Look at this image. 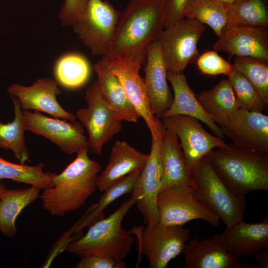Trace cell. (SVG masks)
Here are the masks:
<instances>
[{"instance_id": "5", "label": "cell", "mask_w": 268, "mask_h": 268, "mask_svg": "<svg viewBox=\"0 0 268 268\" xmlns=\"http://www.w3.org/2000/svg\"><path fill=\"white\" fill-rule=\"evenodd\" d=\"M189 176L195 198L215 213L226 227L243 219L246 197L236 195L223 183L205 156L191 171Z\"/></svg>"}, {"instance_id": "24", "label": "cell", "mask_w": 268, "mask_h": 268, "mask_svg": "<svg viewBox=\"0 0 268 268\" xmlns=\"http://www.w3.org/2000/svg\"><path fill=\"white\" fill-rule=\"evenodd\" d=\"M93 68L100 90L111 109L123 121L136 122L140 116L117 77L101 60L94 64Z\"/></svg>"}, {"instance_id": "25", "label": "cell", "mask_w": 268, "mask_h": 268, "mask_svg": "<svg viewBox=\"0 0 268 268\" xmlns=\"http://www.w3.org/2000/svg\"><path fill=\"white\" fill-rule=\"evenodd\" d=\"M196 96L204 112L220 128L226 126L239 109L232 85L228 78Z\"/></svg>"}, {"instance_id": "37", "label": "cell", "mask_w": 268, "mask_h": 268, "mask_svg": "<svg viewBox=\"0 0 268 268\" xmlns=\"http://www.w3.org/2000/svg\"><path fill=\"white\" fill-rule=\"evenodd\" d=\"M89 0H65L59 18L64 26H72L85 11Z\"/></svg>"}, {"instance_id": "22", "label": "cell", "mask_w": 268, "mask_h": 268, "mask_svg": "<svg viewBox=\"0 0 268 268\" xmlns=\"http://www.w3.org/2000/svg\"><path fill=\"white\" fill-rule=\"evenodd\" d=\"M167 78L173 88L174 98L171 106L162 118L177 115L192 117L206 125L215 136L223 139L225 136L221 128L204 112L183 73H173L167 71Z\"/></svg>"}, {"instance_id": "35", "label": "cell", "mask_w": 268, "mask_h": 268, "mask_svg": "<svg viewBox=\"0 0 268 268\" xmlns=\"http://www.w3.org/2000/svg\"><path fill=\"white\" fill-rule=\"evenodd\" d=\"M215 51H208L199 56L196 61L199 70L203 74L228 76L233 70L232 64L225 60Z\"/></svg>"}, {"instance_id": "20", "label": "cell", "mask_w": 268, "mask_h": 268, "mask_svg": "<svg viewBox=\"0 0 268 268\" xmlns=\"http://www.w3.org/2000/svg\"><path fill=\"white\" fill-rule=\"evenodd\" d=\"M183 253L185 268H242L239 258L230 254L221 244L219 234L188 241Z\"/></svg>"}, {"instance_id": "13", "label": "cell", "mask_w": 268, "mask_h": 268, "mask_svg": "<svg viewBox=\"0 0 268 268\" xmlns=\"http://www.w3.org/2000/svg\"><path fill=\"white\" fill-rule=\"evenodd\" d=\"M23 112L26 131L46 137L68 154L88 150V139L80 122L52 118L38 111Z\"/></svg>"}, {"instance_id": "42", "label": "cell", "mask_w": 268, "mask_h": 268, "mask_svg": "<svg viewBox=\"0 0 268 268\" xmlns=\"http://www.w3.org/2000/svg\"><path fill=\"white\" fill-rule=\"evenodd\" d=\"M256 268V265H254L252 263L244 264L242 265V268Z\"/></svg>"}, {"instance_id": "39", "label": "cell", "mask_w": 268, "mask_h": 268, "mask_svg": "<svg viewBox=\"0 0 268 268\" xmlns=\"http://www.w3.org/2000/svg\"><path fill=\"white\" fill-rule=\"evenodd\" d=\"M254 259L256 262V268H268V250L265 249L256 253Z\"/></svg>"}, {"instance_id": "32", "label": "cell", "mask_w": 268, "mask_h": 268, "mask_svg": "<svg viewBox=\"0 0 268 268\" xmlns=\"http://www.w3.org/2000/svg\"><path fill=\"white\" fill-rule=\"evenodd\" d=\"M185 17L207 24L218 37L227 24L228 8L213 0H191Z\"/></svg>"}, {"instance_id": "18", "label": "cell", "mask_w": 268, "mask_h": 268, "mask_svg": "<svg viewBox=\"0 0 268 268\" xmlns=\"http://www.w3.org/2000/svg\"><path fill=\"white\" fill-rule=\"evenodd\" d=\"M146 57L143 78L146 91L152 114L161 119L171 106L174 97L167 83V69L157 40L147 46Z\"/></svg>"}, {"instance_id": "6", "label": "cell", "mask_w": 268, "mask_h": 268, "mask_svg": "<svg viewBox=\"0 0 268 268\" xmlns=\"http://www.w3.org/2000/svg\"><path fill=\"white\" fill-rule=\"evenodd\" d=\"M85 108L79 109L76 117L88 132V151L100 155L104 145L122 129V121L111 109L102 94L97 80L87 88Z\"/></svg>"}, {"instance_id": "14", "label": "cell", "mask_w": 268, "mask_h": 268, "mask_svg": "<svg viewBox=\"0 0 268 268\" xmlns=\"http://www.w3.org/2000/svg\"><path fill=\"white\" fill-rule=\"evenodd\" d=\"M161 137L152 138L148 160L135 183L132 197L143 217L146 227L152 228L159 223L157 198L159 192L162 168L160 157Z\"/></svg>"}, {"instance_id": "11", "label": "cell", "mask_w": 268, "mask_h": 268, "mask_svg": "<svg viewBox=\"0 0 268 268\" xmlns=\"http://www.w3.org/2000/svg\"><path fill=\"white\" fill-rule=\"evenodd\" d=\"M156 203L159 223L163 225L183 226L195 219L203 220L215 227L219 224V217L196 200L189 184L162 190L158 193Z\"/></svg>"}, {"instance_id": "19", "label": "cell", "mask_w": 268, "mask_h": 268, "mask_svg": "<svg viewBox=\"0 0 268 268\" xmlns=\"http://www.w3.org/2000/svg\"><path fill=\"white\" fill-rule=\"evenodd\" d=\"M219 235L221 245L230 254L238 258H248L268 248V216L256 223L240 220L226 227Z\"/></svg>"}, {"instance_id": "38", "label": "cell", "mask_w": 268, "mask_h": 268, "mask_svg": "<svg viewBox=\"0 0 268 268\" xmlns=\"http://www.w3.org/2000/svg\"><path fill=\"white\" fill-rule=\"evenodd\" d=\"M76 268H124L126 267L122 261L117 262L111 258L102 256L81 257L75 267Z\"/></svg>"}, {"instance_id": "31", "label": "cell", "mask_w": 268, "mask_h": 268, "mask_svg": "<svg viewBox=\"0 0 268 268\" xmlns=\"http://www.w3.org/2000/svg\"><path fill=\"white\" fill-rule=\"evenodd\" d=\"M227 8V25L268 27V0H239Z\"/></svg>"}, {"instance_id": "41", "label": "cell", "mask_w": 268, "mask_h": 268, "mask_svg": "<svg viewBox=\"0 0 268 268\" xmlns=\"http://www.w3.org/2000/svg\"><path fill=\"white\" fill-rule=\"evenodd\" d=\"M10 190L3 183L0 182V199Z\"/></svg>"}, {"instance_id": "2", "label": "cell", "mask_w": 268, "mask_h": 268, "mask_svg": "<svg viewBox=\"0 0 268 268\" xmlns=\"http://www.w3.org/2000/svg\"><path fill=\"white\" fill-rule=\"evenodd\" d=\"M88 150L76 153L75 159L53 177V186L44 190L40 198L43 208L53 215L63 217L83 206L97 189L100 164L90 159Z\"/></svg>"}, {"instance_id": "21", "label": "cell", "mask_w": 268, "mask_h": 268, "mask_svg": "<svg viewBox=\"0 0 268 268\" xmlns=\"http://www.w3.org/2000/svg\"><path fill=\"white\" fill-rule=\"evenodd\" d=\"M149 154L141 152L124 140H117L112 147L109 160L105 168L99 174L97 188L103 192L129 174L141 171Z\"/></svg>"}, {"instance_id": "10", "label": "cell", "mask_w": 268, "mask_h": 268, "mask_svg": "<svg viewBox=\"0 0 268 268\" xmlns=\"http://www.w3.org/2000/svg\"><path fill=\"white\" fill-rule=\"evenodd\" d=\"M144 57L120 58L102 56L100 60L120 80L128 97L145 121L151 137H161L163 125L152 114L143 78L139 74Z\"/></svg>"}, {"instance_id": "40", "label": "cell", "mask_w": 268, "mask_h": 268, "mask_svg": "<svg viewBox=\"0 0 268 268\" xmlns=\"http://www.w3.org/2000/svg\"><path fill=\"white\" fill-rule=\"evenodd\" d=\"M217 2L222 4L225 7L228 8L239 0H213Z\"/></svg>"}, {"instance_id": "36", "label": "cell", "mask_w": 268, "mask_h": 268, "mask_svg": "<svg viewBox=\"0 0 268 268\" xmlns=\"http://www.w3.org/2000/svg\"><path fill=\"white\" fill-rule=\"evenodd\" d=\"M191 0H162L164 28H167L185 18L187 8Z\"/></svg>"}, {"instance_id": "3", "label": "cell", "mask_w": 268, "mask_h": 268, "mask_svg": "<svg viewBox=\"0 0 268 268\" xmlns=\"http://www.w3.org/2000/svg\"><path fill=\"white\" fill-rule=\"evenodd\" d=\"M205 156L223 183L236 195L268 191V154L228 144Z\"/></svg>"}, {"instance_id": "26", "label": "cell", "mask_w": 268, "mask_h": 268, "mask_svg": "<svg viewBox=\"0 0 268 268\" xmlns=\"http://www.w3.org/2000/svg\"><path fill=\"white\" fill-rule=\"evenodd\" d=\"M41 189L34 186L10 190L0 199V231L13 238L17 234L15 221L22 210L40 197Z\"/></svg>"}, {"instance_id": "17", "label": "cell", "mask_w": 268, "mask_h": 268, "mask_svg": "<svg viewBox=\"0 0 268 268\" xmlns=\"http://www.w3.org/2000/svg\"><path fill=\"white\" fill-rule=\"evenodd\" d=\"M221 129L233 145L268 154V116L262 112L238 109Z\"/></svg>"}, {"instance_id": "15", "label": "cell", "mask_w": 268, "mask_h": 268, "mask_svg": "<svg viewBox=\"0 0 268 268\" xmlns=\"http://www.w3.org/2000/svg\"><path fill=\"white\" fill-rule=\"evenodd\" d=\"M212 47L216 52L226 53L229 58L250 57L268 62V28L226 25Z\"/></svg>"}, {"instance_id": "1", "label": "cell", "mask_w": 268, "mask_h": 268, "mask_svg": "<svg viewBox=\"0 0 268 268\" xmlns=\"http://www.w3.org/2000/svg\"><path fill=\"white\" fill-rule=\"evenodd\" d=\"M162 0H130L117 23L104 57H145L146 48L164 29Z\"/></svg>"}, {"instance_id": "34", "label": "cell", "mask_w": 268, "mask_h": 268, "mask_svg": "<svg viewBox=\"0 0 268 268\" xmlns=\"http://www.w3.org/2000/svg\"><path fill=\"white\" fill-rule=\"evenodd\" d=\"M239 109L262 112L265 104L259 93L248 79L235 69L228 76Z\"/></svg>"}, {"instance_id": "28", "label": "cell", "mask_w": 268, "mask_h": 268, "mask_svg": "<svg viewBox=\"0 0 268 268\" xmlns=\"http://www.w3.org/2000/svg\"><path fill=\"white\" fill-rule=\"evenodd\" d=\"M140 171L132 172L107 187L98 202L90 206L82 218L73 227L78 231L104 218V209L121 196L132 193Z\"/></svg>"}, {"instance_id": "4", "label": "cell", "mask_w": 268, "mask_h": 268, "mask_svg": "<svg viewBox=\"0 0 268 268\" xmlns=\"http://www.w3.org/2000/svg\"><path fill=\"white\" fill-rule=\"evenodd\" d=\"M135 204L131 196L108 217L90 225L84 235L69 242L66 251L80 257L102 256L122 261L130 252L135 238L132 230L125 229L122 222Z\"/></svg>"}, {"instance_id": "8", "label": "cell", "mask_w": 268, "mask_h": 268, "mask_svg": "<svg viewBox=\"0 0 268 268\" xmlns=\"http://www.w3.org/2000/svg\"><path fill=\"white\" fill-rule=\"evenodd\" d=\"M131 230L138 239V254L146 257L150 268H167L183 253L190 237V229L183 226L160 223L152 228L142 226Z\"/></svg>"}, {"instance_id": "9", "label": "cell", "mask_w": 268, "mask_h": 268, "mask_svg": "<svg viewBox=\"0 0 268 268\" xmlns=\"http://www.w3.org/2000/svg\"><path fill=\"white\" fill-rule=\"evenodd\" d=\"M121 12L107 0H89L83 15L72 25L93 55H105L111 44Z\"/></svg>"}, {"instance_id": "23", "label": "cell", "mask_w": 268, "mask_h": 268, "mask_svg": "<svg viewBox=\"0 0 268 268\" xmlns=\"http://www.w3.org/2000/svg\"><path fill=\"white\" fill-rule=\"evenodd\" d=\"M159 152L162 168L159 192L175 185L190 184L189 172L178 137L175 132L164 126Z\"/></svg>"}, {"instance_id": "30", "label": "cell", "mask_w": 268, "mask_h": 268, "mask_svg": "<svg viewBox=\"0 0 268 268\" xmlns=\"http://www.w3.org/2000/svg\"><path fill=\"white\" fill-rule=\"evenodd\" d=\"M54 72L58 81L62 86L75 89L87 82L90 75L91 68L84 57L77 53H69L58 61Z\"/></svg>"}, {"instance_id": "12", "label": "cell", "mask_w": 268, "mask_h": 268, "mask_svg": "<svg viewBox=\"0 0 268 268\" xmlns=\"http://www.w3.org/2000/svg\"><path fill=\"white\" fill-rule=\"evenodd\" d=\"M161 119L164 127L175 132L180 139L189 174L209 152L228 145L223 139L208 133L192 117L177 115Z\"/></svg>"}, {"instance_id": "16", "label": "cell", "mask_w": 268, "mask_h": 268, "mask_svg": "<svg viewBox=\"0 0 268 268\" xmlns=\"http://www.w3.org/2000/svg\"><path fill=\"white\" fill-rule=\"evenodd\" d=\"M6 92L18 99L23 110L42 112L69 121L76 120V116L64 109L57 101L56 96L61 91L52 79L40 78L29 86L12 84Z\"/></svg>"}, {"instance_id": "33", "label": "cell", "mask_w": 268, "mask_h": 268, "mask_svg": "<svg viewBox=\"0 0 268 268\" xmlns=\"http://www.w3.org/2000/svg\"><path fill=\"white\" fill-rule=\"evenodd\" d=\"M268 62L250 57H236L234 69L242 74L261 95L265 107L268 106Z\"/></svg>"}, {"instance_id": "29", "label": "cell", "mask_w": 268, "mask_h": 268, "mask_svg": "<svg viewBox=\"0 0 268 268\" xmlns=\"http://www.w3.org/2000/svg\"><path fill=\"white\" fill-rule=\"evenodd\" d=\"M45 165L39 163L34 166L16 164L0 157V181L10 179L46 190L53 186V177L55 173L44 172Z\"/></svg>"}, {"instance_id": "7", "label": "cell", "mask_w": 268, "mask_h": 268, "mask_svg": "<svg viewBox=\"0 0 268 268\" xmlns=\"http://www.w3.org/2000/svg\"><path fill=\"white\" fill-rule=\"evenodd\" d=\"M204 31L203 24L186 17L164 28L157 41L167 71L182 73L189 64L196 62L200 56L198 43Z\"/></svg>"}, {"instance_id": "27", "label": "cell", "mask_w": 268, "mask_h": 268, "mask_svg": "<svg viewBox=\"0 0 268 268\" xmlns=\"http://www.w3.org/2000/svg\"><path fill=\"white\" fill-rule=\"evenodd\" d=\"M14 107V118L11 122L0 121V148L11 150L15 158L22 164L29 159L24 132L26 131L23 112L18 99L10 95Z\"/></svg>"}]
</instances>
